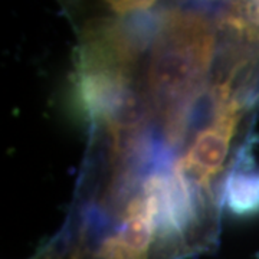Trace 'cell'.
<instances>
[{
  "label": "cell",
  "mask_w": 259,
  "mask_h": 259,
  "mask_svg": "<svg viewBox=\"0 0 259 259\" xmlns=\"http://www.w3.org/2000/svg\"><path fill=\"white\" fill-rule=\"evenodd\" d=\"M216 39L213 22L199 10L170 9L154 25L147 91L171 144L185 136L192 107L213 66Z\"/></svg>",
  "instance_id": "1"
},
{
  "label": "cell",
  "mask_w": 259,
  "mask_h": 259,
  "mask_svg": "<svg viewBox=\"0 0 259 259\" xmlns=\"http://www.w3.org/2000/svg\"><path fill=\"white\" fill-rule=\"evenodd\" d=\"M160 238L157 212L151 199L140 190L122 213V221L98 246V259H150Z\"/></svg>",
  "instance_id": "2"
},
{
  "label": "cell",
  "mask_w": 259,
  "mask_h": 259,
  "mask_svg": "<svg viewBox=\"0 0 259 259\" xmlns=\"http://www.w3.org/2000/svg\"><path fill=\"white\" fill-rule=\"evenodd\" d=\"M221 29L238 52L259 56V0H228Z\"/></svg>",
  "instance_id": "3"
},
{
  "label": "cell",
  "mask_w": 259,
  "mask_h": 259,
  "mask_svg": "<svg viewBox=\"0 0 259 259\" xmlns=\"http://www.w3.org/2000/svg\"><path fill=\"white\" fill-rule=\"evenodd\" d=\"M75 16H83L85 25L101 20H121L133 15L146 13L158 0H62Z\"/></svg>",
  "instance_id": "4"
},
{
  "label": "cell",
  "mask_w": 259,
  "mask_h": 259,
  "mask_svg": "<svg viewBox=\"0 0 259 259\" xmlns=\"http://www.w3.org/2000/svg\"><path fill=\"white\" fill-rule=\"evenodd\" d=\"M225 206L235 214L259 212V170L239 168L226 180Z\"/></svg>",
  "instance_id": "5"
}]
</instances>
